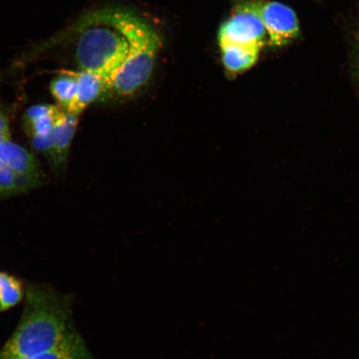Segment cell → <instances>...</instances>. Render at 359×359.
<instances>
[{"label": "cell", "mask_w": 359, "mask_h": 359, "mask_svg": "<svg viewBox=\"0 0 359 359\" xmlns=\"http://www.w3.org/2000/svg\"><path fill=\"white\" fill-rule=\"evenodd\" d=\"M64 111L60 106L40 104L29 107L25 115V128L34 149L47 157L52 130Z\"/></svg>", "instance_id": "cell-7"}, {"label": "cell", "mask_w": 359, "mask_h": 359, "mask_svg": "<svg viewBox=\"0 0 359 359\" xmlns=\"http://www.w3.org/2000/svg\"><path fill=\"white\" fill-rule=\"evenodd\" d=\"M252 2L266 27L269 46H285L298 37V17L290 7L269 0H252Z\"/></svg>", "instance_id": "cell-6"}, {"label": "cell", "mask_w": 359, "mask_h": 359, "mask_svg": "<svg viewBox=\"0 0 359 359\" xmlns=\"http://www.w3.org/2000/svg\"><path fill=\"white\" fill-rule=\"evenodd\" d=\"M79 118V115L69 114L65 110L53 127L50 134V152L48 156L53 167L60 168L65 163L77 129Z\"/></svg>", "instance_id": "cell-8"}, {"label": "cell", "mask_w": 359, "mask_h": 359, "mask_svg": "<svg viewBox=\"0 0 359 359\" xmlns=\"http://www.w3.org/2000/svg\"><path fill=\"white\" fill-rule=\"evenodd\" d=\"M116 29L127 40V56L111 80L109 91L122 97L133 96L148 83L160 48V37L145 20L124 11H109Z\"/></svg>", "instance_id": "cell-2"}, {"label": "cell", "mask_w": 359, "mask_h": 359, "mask_svg": "<svg viewBox=\"0 0 359 359\" xmlns=\"http://www.w3.org/2000/svg\"><path fill=\"white\" fill-rule=\"evenodd\" d=\"M268 36L252 0H241L219 30V43H229L262 48Z\"/></svg>", "instance_id": "cell-5"}, {"label": "cell", "mask_w": 359, "mask_h": 359, "mask_svg": "<svg viewBox=\"0 0 359 359\" xmlns=\"http://www.w3.org/2000/svg\"><path fill=\"white\" fill-rule=\"evenodd\" d=\"M50 91L58 106L69 114L78 115L76 114V102H77L78 96V80L76 77V72H62L52 81Z\"/></svg>", "instance_id": "cell-10"}, {"label": "cell", "mask_w": 359, "mask_h": 359, "mask_svg": "<svg viewBox=\"0 0 359 359\" xmlns=\"http://www.w3.org/2000/svg\"><path fill=\"white\" fill-rule=\"evenodd\" d=\"M78 80V96L76 114L80 115L93 102L100 97L107 90V84L100 76L79 70L76 72Z\"/></svg>", "instance_id": "cell-11"}, {"label": "cell", "mask_w": 359, "mask_h": 359, "mask_svg": "<svg viewBox=\"0 0 359 359\" xmlns=\"http://www.w3.org/2000/svg\"><path fill=\"white\" fill-rule=\"evenodd\" d=\"M73 299L55 287L26 286L19 324L0 348V359H16L49 351L78 332L73 320Z\"/></svg>", "instance_id": "cell-1"}, {"label": "cell", "mask_w": 359, "mask_h": 359, "mask_svg": "<svg viewBox=\"0 0 359 359\" xmlns=\"http://www.w3.org/2000/svg\"><path fill=\"white\" fill-rule=\"evenodd\" d=\"M16 359H94L79 332L49 351Z\"/></svg>", "instance_id": "cell-12"}, {"label": "cell", "mask_w": 359, "mask_h": 359, "mask_svg": "<svg viewBox=\"0 0 359 359\" xmlns=\"http://www.w3.org/2000/svg\"><path fill=\"white\" fill-rule=\"evenodd\" d=\"M37 160L12 140L0 142V196L32 189L41 182Z\"/></svg>", "instance_id": "cell-4"}, {"label": "cell", "mask_w": 359, "mask_h": 359, "mask_svg": "<svg viewBox=\"0 0 359 359\" xmlns=\"http://www.w3.org/2000/svg\"><path fill=\"white\" fill-rule=\"evenodd\" d=\"M127 40L112 24L109 11L89 17L76 45L80 70L100 76L109 91L111 80L127 56Z\"/></svg>", "instance_id": "cell-3"}, {"label": "cell", "mask_w": 359, "mask_h": 359, "mask_svg": "<svg viewBox=\"0 0 359 359\" xmlns=\"http://www.w3.org/2000/svg\"><path fill=\"white\" fill-rule=\"evenodd\" d=\"M222 62L231 74H240L248 70L257 62L260 48L246 45L219 43Z\"/></svg>", "instance_id": "cell-9"}, {"label": "cell", "mask_w": 359, "mask_h": 359, "mask_svg": "<svg viewBox=\"0 0 359 359\" xmlns=\"http://www.w3.org/2000/svg\"><path fill=\"white\" fill-rule=\"evenodd\" d=\"M26 286L19 278L0 272V313L6 312L25 299Z\"/></svg>", "instance_id": "cell-13"}]
</instances>
